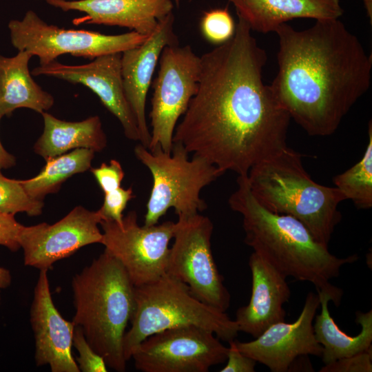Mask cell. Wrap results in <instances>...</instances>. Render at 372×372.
Masks as SVG:
<instances>
[{
  "instance_id": "6da1fadb",
  "label": "cell",
  "mask_w": 372,
  "mask_h": 372,
  "mask_svg": "<svg viewBox=\"0 0 372 372\" xmlns=\"http://www.w3.org/2000/svg\"><path fill=\"white\" fill-rule=\"evenodd\" d=\"M267 58L238 17L233 37L200 57L198 90L173 143L238 176L287 147L291 118L263 83Z\"/></svg>"
},
{
  "instance_id": "7a4b0ae2",
  "label": "cell",
  "mask_w": 372,
  "mask_h": 372,
  "mask_svg": "<svg viewBox=\"0 0 372 372\" xmlns=\"http://www.w3.org/2000/svg\"><path fill=\"white\" fill-rule=\"evenodd\" d=\"M274 32L273 96L308 134H332L370 87L371 54L339 19L316 20L302 30L282 23Z\"/></svg>"
},
{
  "instance_id": "3957f363",
  "label": "cell",
  "mask_w": 372,
  "mask_h": 372,
  "mask_svg": "<svg viewBox=\"0 0 372 372\" xmlns=\"http://www.w3.org/2000/svg\"><path fill=\"white\" fill-rule=\"evenodd\" d=\"M237 185L229 205L242 217L245 242L284 276L311 282L338 306L343 292L330 280L339 276L342 266L359 257L334 256L300 220L266 209L252 194L247 175H239Z\"/></svg>"
},
{
  "instance_id": "277c9868",
  "label": "cell",
  "mask_w": 372,
  "mask_h": 372,
  "mask_svg": "<svg viewBox=\"0 0 372 372\" xmlns=\"http://www.w3.org/2000/svg\"><path fill=\"white\" fill-rule=\"evenodd\" d=\"M74 326L107 366L126 369L123 342L135 308V287L121 264L104 251L72 278Z\"/></svg>"
},
{
  "instance_id": "5b68a950",
  "label": "cell",
  "mask_w": 372,
  "mask_h": 372,
  "mask_svg": "<svg viewBox=\"0 0 372 372\" xmlns=\"http://www.w3.org/2000/svg\"><path fill=\"white\" fill-rule=\"evenodd\" d=\"M247 179L263 207L296 218L317 241L328 246L342 219L338 206L345 198L336 187L315 182L304 168L302 154L287 146L254 165Z\"/></svg>"
},
{
  "instance_id": "8992f818",
  "label": "cell",
  "mask_w": 372,
  "mask_h": 372,
  "mask_svg": "<svg viewBox=\"0 0 372 372\" xmlns=\"http://www.w3.org/2000/svg\"><path fill=\"white\" fill-rule=\"evenodd\" d=\"M134 298L132 326L123 342L127 361L138 344L165 329L196 326L228 342L239 332L236 321L225 311L203 302L191 293L187 285L167 273L152 282L135 287Z\"/></svg>"
},
{
  "instance_id": "52a82bcc",
  "label": "cell",
  "mask_w": 372,
  "mask_h": 372,
  "mask_svg": "<svg viewBox=\"0 0 372 372\" xmlns=\"http://www.w3.org/2000/svg\"><path fill=\"white\" fill-rule=\"evenodd\" d=\"M134 154L150 171L153 184L144 225H156L167 211L173 208L178 218L189 217L206 208L200 198L203 188L225 172L205 158L193 156L180 143H174L171 153L160 146L149 150L136 145Z\"/></svg>"
},
{
  "instance_id": "ba28073f",
  "label": "cell",
  "mask_w": 372,
  "mask_h": 372,
  "mask_svg": "<svg viewBox=\"0 0 372 372\" xmlns=\"http://www.w3.org/2000/svg\"><path fill=\"white\" fill-rule=\"evenodd\" d=\"M12 45L26 50L39 59V65L48 64L62 54L94 59L123 52L143 43L149 36L134 31L109 35L85 30L65 29L45 23L33 10L21 20L8 23ZM151 35V34H150Z\"/></svg>"
},
{
  "instance_id": "9c48e42d",
  "label": "cell",
  "mask_w": 372,
  "mask_h": 372,
  "mask_svg": "<svg viewBox=\"0 0 372 372\" xmlns=\"http://www.w3.org/2000/svg\"><path fill=\"white\" fill-rule=\"evenodd\" d=\"M175 223L166 273L187 285L203 302L226 311L231 296L211 252L213 223L199 214L178 218Z\"/></svg>"
},
{
  "instance_id": "30bf717a",
  "label": "cell",
  "mask_w": 372,
  "mask_h": 372,
  "mask_svg": "<svg viewBox=\"0 0 372 372\" xmlns=\"http://www.w3.org/2000/svg\"><path fill=\"white\" fill-rule=\"evenodd\" d=\"M200 70V57L189 45H167L163 50L152 85L149 150L160 146L171 153L176 123L197 92Z\"/></svg>"
},
{
  "instance_id": "8fae6325",
  "label": "cell",
  "mask_w": 372,
  "mask_h": 372,
  "mask_svg": "<svg viewBox=\"0 0 372 372\" xmlns=\"http://www.w3.org/2000/svg\"><path fill=\"white\" fill-rule=\"evenodd\" d=\"M176 223L140 226L137 214L130 211L121 223L102 219L101 244L123 267L134 287L152 282L166 273L169 243Z\"/></svg>"
},
{
  "instance_id": "7c38bea8",
  "label": "cell",
  "mask_w": 372,
  "mask_h": 372,
  "mask_svg": "<svg viewBox=\"0 0 372 372\" xmlns=\"http://www.w3.org/2000/svg\"><path fill=\"white\" fill-rule=\"evenodd\" d=\"M228 347L211 331L196 326L165 329L145 338L131 358L143 372H207L224 363Z\"/></svg>"
},
{
  "instance_id": "4fadbf2b",
  "label": "cell",
  "mask_w": 372,
  "mask_h": 372,
  "mask_svg": "<svg viewBox=\"0 0 372 372\" xmlns=\"http://www.w3.org/2000/svg\"><path fill=\"white\" fill-rule=\"evenodd\" d=\"M101 220L98 211L77 206L53 225L24 226L19 239L24 265L48 271L56 261L81 247L101 243L103 234L99 228Z\"/></svg>"
},
{
  "instance_id": "5bb4252c",
  "label": "cell",
  "mask_w": 372,
  "mask_h": 372,
  "mask_svg": "<svg viewBox=\"0 0 372 372\" xmlns=\"http://www.w3.org/2000/svg\"><path fill=\"white\" fill-rule=\"evenodd\" d=\"M320 307L318 293L307 295L298 318L291 323L279 322L249 342L235 340L239 351L272 372H287L300 356L321 357L322 347L317 341L313 320Z\"/></svg>"
},
{
  "instance_id": "9a60e30c",
  "label": "cell",
  "mask_w": 372,
  "mask_h": 372,
  "mask_svg": "<svg viewBox=\"0 0 372 372\" xmlns=\"http://www.w3.org/2000/svg\"><path fill=\"white\" fill-rule=\"evenodd\" d=\"M121 55L122 53L102 55L82 65H66L55 60L34 68L31 74L54 77L88 87L119 121L125 136L140 141L137 121L123 87Z\"/></svg>"
},
{
  "instance_id": "2e32d148",
  "label": "cell",
  "mask_w": 372,
  "mask_h": 372,
  "mask_svg": "<svg viewBox=\"0 0 372 372\" xmlns=\"http://www.w3.org/2000/svg\"><path fill=\"white\" fill-rule=\"evenodd\" d=\"M37 366L49 365L52 372H79L72 354L74 324L62 317L50 293L48 271L40 270L30 307Z\"/></svg>"
},
{
  "instance_id": "e0dca14e",
  "label": "cell",
  "mask_w": 372,
  "mask_h": 372,
  "mask_svg": "<svg viewBox=\"0 0 372 372\" xmlns=\"http://www.w3.org/2000/svg\"><path fill=\"white\" fill-rule=\"evenodd\" d=\"M172 12L158 21L155 30L143 43L123 52L121 55L125 96L137 121L141 145L147 148L151 140L145 116L147 94L163 50L167 45H178Z\"/></svg>"
},
{
  "instance_id": "ac0fdd59",
  "label": "cell",
  "mask_w": 372,
  "mask_h": 372,
  "mask_svg": "<svg viewBox=\"0 0 372 372\" xmlns=\"http://www.w3.org/2000/svg\"><path fill=\"white\" fill-rule=\"evenodd\" d=\"M251 294L249 303L240 307L235 321L238 331L258 337L275 323L285 321L284 304L290 298L287 278L256 252L249 258Z\"/></svg>"
},
{
  "instance_id": "d6986e66",
  "label": "cell",
  "mask_w": 372,
  "mask_h": 372,
  "mask_svg": "<svg viewBox=\"0 0 372 372\" xmlns=\"http://www.w3.org/2000/svg\"><path fill=\"white\" fill-rule=\"evenodd\" d=\"M64 12L85 14L74 23L127 28L149 36L160 19L172 12V0H43Z\"/></svg>"
},
{
  "instance_id": "ffe728a7",
  "label": "cell",
  "mask_w": 372,
  "mask_h": 372,
  "mask_svg": "<svg viewBox=\"0 0 372 372\" xmlns=\"http://www.w3.org/2000/svg\"><path fill=\"white\" fill-rule=\"evenodd\" d=\"M237 16L250 29L274 32L280 25L296 19H339L344 12L340 0H228Z\"/></svg>"
},
{
  "instance_id": "44dd1931",
  "label": "cell",
  "mask_w": 372,
  "mask_h": 372,
  "mask_svg": "<svg viewBox=\"0 0 372 372\" xmlns=\"http://www.w3.org/2000/svg\"><path fill=\"white\" fill-rule=\"evenodd\" d=\"M34 56L19 50L12 57L0 54V113L10 116L18 108H28L41 114L54 103L53 96L32 77L28 63Z\"/></svg>"
},
{
  "instance_id": "7402d4cb",
  "label": "cell",
  "mask_w": 372,
  "mask_h": 372,
  "mask_svg": "<svg viewBox=\"0 0 372 372\" xmlns=\"http://www.w3.org/2000/svg\"><path fill=\"white\" fill-rule=\"evenodd\" d=\"M41 115L44 122L43 132L35 143L34 150L45 160L78 148L101 152L107 145V138L98 116L70 122L46 112Z\"/></svg>"
},
{
  "instance_id": "603a6c76",
  "label": "cell",
  "mask_w": 372,
  "mask_h": 372,
  "mask_svg": "<svg viewBox=\"0 0 372 372\" xmlns=\"http://www.w3.org/2000/svg\"><path fill=\"white\" fill-rule=\"evenodd\" d=\"M317 293L321 311L316 315L313 326L316 338L322 347L321 357L324 364L372 349V310L356 312L355 322L361 326V330L357 335H349L331 317L328 309L331 301L329 296L321 292Z\"/></svg>"
},
{
  "instance_id": "cb8c5ba5",
  "label": "cell",
  "mask_w": 372,
  "mask_h": 372,
  "mask_svg": "<svg viewBox=\"0 0 372 372\" xmlns=\"http://www.w3.org/2000/svg\"><path fill=\"white\" fill-rule=\"evenodd\" d=\"M94 152L90 149L78 148L48 158L39 174L30 179L20 180L21 183L31 197L43 200L47 194L59 191L68 178L90 169Z\"/></svg>"
},
{
  "instance_id": "d4e9b609",
  "label": "cell",
  "mask_w": 372,
  "mask_h": 372,
  "mask_svg": "<svg viewBox=\"0 0 372 372\" xmlns=\"http://www.w3.org/2000/svg\"><path fill=\"white\" fill-rule=\"evenodd\" d=\"M369 141L361 159L344 172L335 176L333 182L346 199L358 209L372 207V124L368 126Z\"/></svg>"
},
{
  "instance_id": "484cf974",
  "label": "cell",
  "mask_w": 372,
  "mask_h": 372,
  "mask_svg": "<svg viewBox=\"0 0 372 372\" xmlns=\"http://www.w3.org/2000/svg\"><path fill=\"white\" fill-rule=\"evenodd\" d=\"M42 200L31 197L21 181L6 178L0 170V213L15 214L25 212L28 216L41 214Z\"/></svg>"
},
{
  "instance_id": "4316f807",
  "label": "cell",
  "mask_w": 372,
  "mask_h": 372,
  "mask_svg": "<svg viewBox=\"0 0 372 372\" xmlns=\"http://www.w3.org/2000/svg\"><path fill=\"white\" fill-rule=\"evenodd\" d=\"M236 24L227 8H215L204 13L200 21L203 37L210 43L221 45L231 39Z\"/></svg>"
},
{
  "instance_id": "83f0119b",
  "label": "cell",
  "mask_w": 372,
  "mask_h": 372,
  "mask_svg": "<svg viewBox=\"0 0 372 372\" xmlns=\"http://www.w3.org/2000/svg\"><path fill=\"white\" fill-rule=\"evenodd\" d=\"M72 346L78 351L76 363L80 371L106 372L107 364L103 358L97 353L86 340L81 327L74 326Z\"/></svg>"
},
{
  "instance_id": "f1b7e54d",
  "label": "cell",
  "mask_w": 372,
  "mask_h": 372,
  "mask_svg": "<svg viewBox=\"0 0 372 372\" xmlns=\"http://www.w3.org/2000/svg\"><path fill=\"white\" fill-rule=\"evenodd\" d=\"M104 194L103 203L98 210L102 219L112 220L121 223L123 218V211L127 203L134 197L132 188L125 189L120 187Z\"/></svg>"
},
{
  "instance_id": "f546056e",
  "label": "cell",
  "mask_w": 372,
  "mask_h": 372,
  "mask_svg": "<svg viewBox=\"0 0 372 372\" xmlns=\"http://www.w3.org/2000/svg\"><path fill=\"white\" fill-rule=\"evenodd\" d=\"M320 372H371L372 349L324 364Z\"/></svg>"
},
{
  "instance_id": "4dcf8cb0",
  "label": "cell",
  "mask_w": 372,
  "mask_h": 372,
  "mask_svg": "<svg viewBox=\"0 0 372 372\" xmlns=\"http://www.w3.org/2000/svg\"><path fill=\"white\" fill-rule=\"evenodd\" d=\"M90 171L104 194L120 187L124 177L123 168L116 160H111L109 165L103 163Z\"/></svg>"
},
{
  "instance_id": "1f68e13d",
  "label": "cell",
  "mask_w": 372,
  "mask_h": 372,
  "mask_svg": "<svg viewBox=\"0 0 372 372\" xmlns=\"http://www.w3.org/2000/svg\"><path fill=\"white\" fill-rule=\"evenodd\" d=\"M14 214L0 213V245L16 251L21 248L19 239L24 225L18 223Z\"/></svg>"
},
{
  "instance_id": "d6a6232c",
  "label": "cell",
  "mask_w": 372,
  "mask_h": 372,
  "mask_svg": "<svg viewBox=\"0 0 372 372\" xmlns=\"http://www.w3.org/2000/svg\"><path fill=\"white\" fill-rule=\"evenodd\" d=\"M226 365L220 372H254L257 362L241 353L235 340L229 342Z\"/></svg>"
},
{
  "instance_id": "836d02e7",
  "label": "cell",
  "mask_w": 372,
  "mask_h": 372,
  "mask_svg": "<svg viewBox=\"0 0 372 372\" xmlns=\"http://www.w3.org/2000/svg\"><path fill=\"white\" fill-rule=\"evenodd\" d=\"M1 118L2 115L0 113V119ZM15 157L4 149L0 141V170L9 169L15 165Z\"/></svg>"
},
{
  "instance_id": "e575fe53",
  "label": "cell",
  "mask_w": 372,
  "mask_h": 372,
  "mask_svg": "<svg viewBox=\"0 0 372 372\" xmlns=\"http://www.w3.org/2000/svg\"><path fill=\"white\" fill-rule=\"evenodd\" d=\"M11 275L9 270L0 267V303L1 291L2 289L8 287L11 283Z\"/></svg>"
},
{
  "instance_id": "d590c367",
  "label": "cell",
  "mask_w": 372,
  "mask_h": 372,
  "mask_svg": "<svg viewBox=\"0 0 372 372\" xmlns=\"http://www.w3.org/2000/svg\"><path fill=\"white\" fill-rule=\"evenodd\" d=\"M364 7L366 12L367 16L370 19L371 23L372 20V0H362Z\"/></svg>"
},
{
  "instance_id": "8d00e7d4",
  "label": "cell",
  "mask_w": 372,
  "mask_h": 372,
  "mask_svg": "<svg viewBox=\"0 0 372 372\" xmlns=\"http://www.w3.org/2000/svg\"><path fill=\"white\" fill-rule=\"evenodd\" d=\"M174 1H175V3L176 4V6H178L180 0H174Z\"/></svg>"
}]
</instances>
